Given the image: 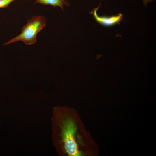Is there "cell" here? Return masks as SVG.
Returning a JSON list of instances; mask_svg holds the SVG:
<instances>
[{"label": "cell", "instance_id": "277c9868", "mask_svg": "<svg viewBox=\"0 0 156 156\" xmlns=\"http://www.w3.org/2000/svg\"><path fill=\"white\" fill-rule=\"evenodd\" d=\"M34 4L38 3L44 5H50L54 7H59L63 10L64 6H68L69 3L65 0H36Z\"/></svg>", "mask_w": 156, "mask_h": 156}, {"label": "cell", "instance_id": "52a82bcc", "mask_svg": "<svg viewBox=\"0 0 156 156\" xmlns=\"http://www.w3.org/2000/svg\"></svg>", "mask_w": 156, "mask_h": 156}, {"label": "cell", "instance_id": "7a4b0ae2", "mask_svg": "<svg viewBox=\"0 0 156 156\" xmlns=\"http://www.w3.org/2000/svg\"><path fill=\"white\" fill-rule=\"evenodd\" d=\"M63 129V140L67 153L71 156L80 155L75 139L76 127L73 121L67 119L64 122Z\"/></svg>", "mask_w": 156, "mask_h": 156}, {"label": "cell", "instance_id": "3957f363", "mask_svg": "<svg viewBox=\"0 0 156 156\" xmlns=\"http://www.w3.org/2000/svg\"><path fill=\"white\" fill-rule=\"evenodd\" d=\"M99 7V6L94 9L92 12L96 21L99 23L105 26H111L118 23L122 19V15L121 14L110 17L99 16L97 14V11Z\"/></svg>", "mask_w": 156, "mask_h": 156}, {"label": "cell", "instance_id": "8992f818", "mask_svg": "<svg viewBox=\"0 0 156 156\" xmlns=\"http://www.w3.org/2000/svg\"><path fill=\"white\" fill-rule=\"evenodd\" d=\"M153 0H143V2L144 4H146L149 2L153 1Z\"/></svg>", "mask_w": 156, "mask_h": 156}, {"label": "cell", "instance_id": "5b68a950", "mask_svg": "<svg viewBox=\"0 0 156 156\" xmlns=\"http://www.w3.org/2000/svg\"><path fill=\"white\" fill-rule=\"evenodd\" d=\"M16 0H0V8H6L12 1Z\"/></svg>", "mask_w": 156, "mask_h": 156}, {"label": "cell", "instance_id": "6da1fadb", "mask_svg": "<svg viewBox=\"0 0 156 156\" xmlns=\"http://www.w3.org/2000/svg\"><path fill=\"white\" fill-rule=\"evenodd\" d=\"M46 24V19L44 16L34 15L27 20L19 35L3 45H7L19 41L23 42L27 45L34 44L36 42L37 34L45 27Z\"/></svg>", "mask_w": 156, "mask_h": 156}]
</instances>
